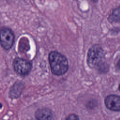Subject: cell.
<instances>
[{"mask_svg":"<svg viewBox=\"0 0 120 120\" xmlns=\"http://www.w3.org/2000/svg\"><path fill=\"white\" fill-rule=\"evenodd\" d=\"M24 88V83L21 82H16L11 87L9 96L11 98H17L21 94Z\"/></svg>","mask_w":120,"mask_h":120,"instance_id":"52a82bcc","label":"cell"},{"mask_svg":"<svg viewBox=\"0 0 120 120\" xmlns=\"http://www.w3.org/2000/svg\"><path fill=\"white\" fill-rule=\"evenodd\" d=\"M118 66L119 69H120V60H119V61L118 62Z\"/></svg>","mask_w":120,"mask_h":120,"instance_id":"30bf717a","label":"cell"},{"mask_svg":"<svg viewBox=\"0 0 120 120\" xmlns=\"http://www.w3.org/2000/svg\"><path fill=\"white\" fill-rule=\"evenodd\" d=\"M66 120H80L79 117L75 114H71L68 116Z\"/></svg>","mask_w":120,"mask_h":120,"instance_id":"9c48e42d","label":"cell"},{"mask_svg":"<svg viewBox=\"0 0 120 120\" xmlns=\"http://www.w3.org/2000/svg\"><path fill=\"white\" fill-rule=\"evenodd\" d=\"M48 60L53 74L61 75L67 72L68 69V60L62 53L55 51H51L48 55Z\"/></svg>","mask_w":120,"mask_h":120,"instance_id":"6da1fadb","label":"cell"},{"mask_svg":"<svg viewBox=\"0 0 120 120\" xmlns=\"http://www.w3.org/2000/svg\"><path fill=\"white\" fill-rule=\"evenodd\" d=\"M13 66L15 72L21 75H28L32 67L31 61L19 57H16L14 60Z\"/></svg>","mask_w":120,"mask_h":120,"instance_id":"3957f363","label":"cell"},{"mask_svg":"<svg viewBox=\"0 0 120 120\" xmlns=\"http://www.w3.org/2000/svg\"><path fill=\"white\" fill-rule=\"evenodd\" d=\"M119 90H120V84L119 85Z\"/></svg>","mask_w":120,"mask_h":120,"instance_id":"8fae6325","label":"cell"},{"mask_svg":"<svg viewBox=\"0 0 120 120\" xmlns=\"http://www.w3.org/2000/svg\"><path fill=\"white\" fill-rule=\"evenodd\" d=\"M15 36L13 31L8 28L3 27L0 30V44L5 50L10 49L13 46Z\"/></svg>","mask_w":120,"mask_h":120,"instance_id":"277c9868","label":"cell"},{"mask_svg":"<svg viewBox=\"0 0 120 120\" xmlns=\"http://www.w3.org/2000/svg\"><path fill=\"white\" fill-rule=\"evenodd\" d=\"M105 104L106 107L112 111H120V97L110 95L107 96L105 100Z\"/></svg>","mask_w":120,"mask_h":120,"instance_id":"5b68a950","label":"cell"},{"mask_svg":"<svg viewBox=\"0 0 120 120\" xmlns=\"http://www.w3.org/2000/svg\"><path fill=\"white\" fill-rule=\"evenodd\" d=\"M104 50L99 45H92L89 50L87 56L88 65L92 68L101 69L104 66Z\"/></svg>","mask_w":120,"mask_h":120,"instance_id":"7a4b0ae2","label":"cell"},{"mask_svg":"<svg viewBox=\"0 0 120 120\" xmlns=\"http://www.w3.org/2000/svg\"><path fill=\"white\" fill-rule=\"evenodd\" d=\"M53 116L52 112L46 108L39 109L35 113V117L37 120H52Z\"/></svg>","mask_w":120,"mask_h":120,"instance_id":"8992f818","label":"cell"},{"mask_svg":"<svg viewBox=\"0 0 120 120\" xmlns=\"http://www.w3.org/2000/svg\"><path fill=\"white\" fill-rule=\"evenodd\" d=\"M109 22H120V6L114 9L108 17Z\"/></svg>","mask_w":120,"mask_h":120,"instance_id":"ba28073f","label":"cell"}]
</instances>
